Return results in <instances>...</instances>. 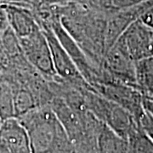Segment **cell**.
<instances>
[{
	"mask_svg": "<svg viewBox=\"0 0 153 153\" xmlns=\"http://www.w3.org/2000/svg\"><path fill=\"white\" fill-rule=\"evenodd\" d=\"M16 118L27 132L32 153H76L49 104L38 105Z\"/></svg>",
	"mask_w": 153,
	"mask_h": 153,
	"instance_id": "1",
	"label": "cell"
},
{
	"mask_svg": "<svg viewBox=\"0 0 153 153\" xmlns=\"http://www.w3.org/2000/svg\"><path fill=\"white\" fill-rule=\"evenodd\" d=\"M107 15L82 11L62 16L60 22L72 39L96 66L101 67L105 48Z\"/></svg>",
	"mask_w": 153,
	"mask_h": 153,
	"instance_id": "2",
	"label": "cell"
},
{
	"mask_svg": "<svg viewBox=\"0 0 153 153\" xmlns=\"http://www.w3.org/2000/svg\"><path fill=\"white\" fill-rule=\"evenodd\" d=\"M18 40L22 54L36 70L47 76H56L50 48L42 27Z\"/></svg>",
	"mask_w": 153,
	"mask_h": 153,
	"instance_id": "3",
	"label": "cell"
},
{
	"mask_svg": "<svg viewBox=\"0 0 153 153\" xmlns=\"http://www.w3.org/2000/svg\"><path fill=\"white\" fill-rule=\"evenodd\" d=\"M43 27H42V29L47 38L50 48L53 66L56 76L61 77L68 83L76 84V87L88 88L90 85L82 77L75 63L59 42L52 29L45 24H44Z\"/></svg>",
	"mask_w": 153,
	"mask_h": 153,
	"instance_id": "4",
	"label": "cell"
},
{
	"mask_svg": "<svg viewBox=\"0 0 153 153\" xmlns=\"http://www.w3.org/2000/svg\"><path fill=\"white\" fill-rule=\"evenodd\" d=\"M153 29L140 19L132 23L116 41L134 62L152 56Z\"/></svg>",
	"mask_w": 153,
	"mask_h": 153,
	"instance_id": "5",
	"label": "cell"
},
{
	"mask_svg": "<svg viewBox=\"0 0 153 153\" xmlns=\"http://www.w3.org/2000/svg\"><path fill=\"white\" fill-rule=\"evenodd\" d=\"M97 86L99 87V94L127 110L138 123L139 118L145 111L143 107L144 95L138 88L115 82H101Z\"/></svg>",
	"mask_w": 153,
	"mask_h": 153,
	"instance_id": "6",
	"label": "cell"
},
{
	"mask_svg": "<svg viewBox=\"0 0 153 153\" xmlns=\"http://www.w3.org/2000/svg\"><path fill=\"white\" fill-rule=\"evenodd\" d=\"M0 140L4 142L10 153H32L27 132L16 117L2 121Z\"/></svg>",
	"mask_w": 153,
	"mask_h": 153,
	"instance_id": "7",
	"label": "cell"
},
{
	"mask_svg": "<svg viewBox=\"0 0 153 153\" xmlns=\"http://www.w3.org/2000/svg\"><path fill=\"white\" fill-rule=\"evenodd\" d=\"M6 14L9 27L17 38H22L40 28L36 21L27 11L16 6H2Z\"/></svg>",
	"mask_w": 153,
	"mask_h": 153,
	"instance_id": "8",
	"label": "cell"
},
{
	"mask_svg": "<svg viewBox=\"0 0 153 153\" xmlns=\"http://www.w3.org/2000/svg\"><path fill=\"white\" fill-rule=\"evenodd\" d=\"M96 153H128V140L102 123L96 135Z\"/></svg>",
	"mask_w": 153,
	"mask_h": 153,
	"instance_id": "9",
	"label": "cell"
},
{
	"mask_svg": "<svg viewBox=\"0 0 153 153\" xmlns=\"http://www.w3.org/2000/svg\"><path fill=\"white\" fill-rule=\"evenodd\" d=\"M134 71L138 89L145 97L153 98V56L135 61Z\"/></svg>",
	"mask_w": 153,
	"mask_h": 153,
	"instance_id": "10",
	"label": "cell"
},
{
	"mask_svg": "<svg viewBox=\"0 0 153 153\" xmlns=\"http://www.w3.org/2000/svg\"><path fill=\"white\" fill-rule=\"evenodd\" d=\"M128 153H153L152 140L138 125L127 138Z\"/></svg>",
	"mask_w": 153,
	"mask_h": 153,
	"instance_id": "11",
	"label": "cell"
},
{
	"mask_svg": "<svg viewBox=\"0 0 153 153\" xmlns=\"http://www.w3.org/2000/svg\"><path fill=\"white\" fill-rule=\"evenodd\" d=\"M14 92L10 83L0 76V118L2 121L15 117Z\"/></svg>",
	"mask_w": 153,
	"mask_h": 153,
	"instance_id": "12",
	"label": "cell"
},
{
	"mask_svg": "<svg viewBox=\"0 0 153 153\" xmlns=\"http://www.w3.org/2000/svg\"><path fill=\"white\" fill-rule=\"evenodd\" d=\"M35 99L27 90H16L14 92V110L15 117L27 112L28 111L38 106Z\"/></svg>",
	"mask_w": 153,
	"mask_h": 153,
	"instance_id": "13",
	"label": "cell"
},
{
	"mask_svg": "<svg viewBox=\"0 0 153 153\" xmlns=\"http://www.w3.org/2000/svg\"><path fill=\"white\" fill-rule=\"evenodd\" d=\"M104 1L105 10L109 16L110 14L121 10L138 5L146 0H104Z\"/></svg>",
	"mask_w": 153,
	"mask_h": 153,
	"instance_id": "14",
	"label": "cell"
},
{
	"mask_svg": "<svg viewBox=\"0 0 153 153\" xmlns=\"http://www.w3.org/2000/svg\"><path fill=\"white\" fill-rule=\"evenodd\" d=\"M138 124L153 141V117L145 110L138 120Z\"/></svg>",
	"mask_w": 153,
	"mask_h": 153,
	"instance_id": "15",
	"label": "cell"
},
{
	"mask_svg": "<svg viewBox=\"0 0 153 153\" xmlns=\"http://www.w3.org/2000/svg\"><path fill=\"white\" fill-rule=\"evenodd\" d=\"M140 20L144 22L149 27L153 29V5L151 6L147 10H146L143 13Z\"/></svg>",
	"mask_w": 153,
	"mask_h": 153,
	"instance_id": "16",
	"label": "cell"
},
{
	"mask_svg": "<svg viewBox=\"0 0 153 153\" xmlns=\"http://www.w3.org/2000/svg\"><path fill=\"white\" fill-rule=\"evenodd\" d=\"M9 27L6 14L3 7H0V34Z\"/></svg>",
	"mask_w": 153,
	"mask_h": 153,
	"instance_id": "17",
	"label": "cell"
},
{
	"mask_svg": "<svg viewBox=\"0 0 153 153\" xmlns=\"http://www.w3.org/2000/svg\"><path fill=\"white\" fill-rule=\"evenodd\" d=\"M143 107L149 114L152 115L153 117V99L145 97L143 98Z\"/></svg>",
	"mask_w": 153,
	"mask_h": 153,
	"instance_id": "18",
	"label": "cell"
},
{
	"mask_svg": "<svg viewBox=\"0 0 153 153\" xmlns=\"http://www.w3.org/2000/svg\"><path fill=\"white\" fill-rule=\"evenodd\" d=\"M0 153H10L9 148L2 140H0Z\"/></svg>",
	"mask_w": 153,
	"mask_h": 153,
	"instance_id": "19",
	"label": "cell"
},
{
	"mask_svg": "<svg viewBox=\"0 0 153 153\" xmlns=\"http://www.w3.org/2000/svg\"><path fill=\"white\" fill-rule=\"evenodd\" d=\"M152 56H153V40H152Z\"/></svg>",
	"mask_w": 153,
	"mask_h": 153,
	"instance_id": "20",
	"label": "cell"
},
{
	"mask_svg": "<svg viewBox=\"0 0 153 153\" xmlns=\"http://www.w3.org/2000/svg\"><path fill=\"white\" fill-rule=\"evenodd\" d=\"M1 123H2V119L0 118V124H1Z\"/></svg>",
	"mask_w": 153,
	"mask_h": 153,
	"instance_id": "21",
	"label": "cell"
},
{
	"mask_svg": "<svg viewBox=\"0 0 153 153\" xmlns=\"http://www.w3.org/2000/svg\"><path fill=\"white\" fill-rule=\"evenodd\" d=\"M152 99H153V98H152Z\"/></svg>",
	"mask_w": 153,
	"mask_h": 153,
	"instance_id": "22",
	"label": "cell"
}]
</instances>
